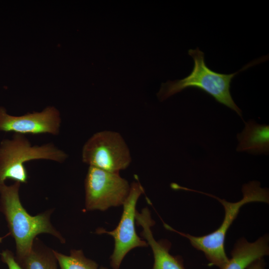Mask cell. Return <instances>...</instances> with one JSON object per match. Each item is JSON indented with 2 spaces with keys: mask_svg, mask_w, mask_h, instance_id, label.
<instances>
[{
  "mask_svg": "<svg viewBox=\"0 0 269 269\" xmlns=\"http://www.w3.org/2000/svg\"><path fill=\"white\" fill-rule=\"evenodd\" d=\"M21 183L15 182L10 185L0 184V211L5 217L16 245L15 260L17 263L31 252L36 237L41 233L50 234L62 243L65 240L50 222L53 212L49 210L36 216L29 214L20 200L19 191Z\"/></svg>",
  "mask_w": 269,
  "mask_h": 269,
  "instance_id": "obj_1",
  "label": "cell"
},
{
  "mask_svg": "<svg viewBox=\"0 0 269 269\" xmlns=\"http://www.w3.org/2000/svg\"><path fill=\"white\" fill-rule=\"evenodd\" d=\"M188 54L194 61L192 71L182 79L162 83L157 93L158 99L162 102L186 88H196L212 96L218 103L231 109L242 118V111L234 102L230 91L232 81L241 72L266 61L267 56L250 62L235 73L226 74L209 68L205 63L204 53L198 47L189 49Z\"/></svg>",
  "mask_w": 269,
  "mask_h": 269,
  "instance_id": "obj_2",
  "label": "cell"
},
{
  "mask_svg": "<svg viewBox=\"0 0 269 269\" xmlns=\"http://www.w3.org/2000/svg\"><path fill=\"white\" fill-rule=\"evenodd\" d=\"M196 192L212 197L223 205L225 210V216L220 226L210 234L199 237L178 232L165 223H164V227L187 238L194 248L204 254L209 262V266H215L220 269H223L229 261L225 253L224 246L225 236L229 228L244 205L254 202L269 204V191L266 188H261L260 182L252 181L243 186V198L236 202H230L224 199L204 192L197 191Z\"/></svg>",
  "mask_w": 269,
  "mask_h": 269,
  "instance_id": "obj_3",
  "label": "cell"
},
{
  "mask_svg": "<svg viewBox=\"0 0 269 269\" xmlns=\"http://www.w3.org/2000/svg\"><path fill=\"white\" fill-rule=\"evenodd\" d=\"M67 153L52 143L33 145L24 135L15 134L0 143V184L7 179L20 183L27 182L28 175L25 163L36 159L62 163Z\"/></svg>",
  "mask_w": 269,
  "mask_h": 269,
  "instance_id": "obj_4",
  "label": "cell"
},
{
  "mask_svg": "<svg viewBox=\"0 0 269 269\" xmlns=\"http://www.w3.org/2000/svg\"><path fill=\"white\" fill-rule=\"evenodd\" d=\"M82 161L102 170L118 173L132 161L130 149L118 132L103 131L94 134L84 144Z\"/></svg>",
  "mask_w": 269,
  "mask_h": 269,
  "instance_id": "obj_5",
  "label": "cell"
},
{
  "mask_svg": "<svg viewBox=\"0 0 269 269\" xmlns=\"http://www.w3.org/2000/svg\"><path fill=\"white\" fill-rule=\"evenodd\" d=\"M130 189L128 181L119 173L89 166L85 180V210L104 211L123 205Z\"/></svg>",
  "mask_w": 269,
  "mask_h": 269,
  "instance_id": "obj_6",
  "label": "cell"
},
{
  "mask_svg": "<svg viewBox=\"0 0 269 269\" xmlns=\"http://www.w3.org/2000/svg\"><path fill=\"white\" fill-rule=\"evenodd\" d=\"M130 185L129 195L124 202L123 212L117 227L112 231L99 229L98 234H107L114 240V249L110 257V265L113 269H119L127 254L137 247L148 246L147 242L137 234L135 227L136 205L144 190L137 177Z\"/></svg>",
  "mask_w": 269,
  "mask_h": 269,
  "instance_id": "obj_7",
  "label": "cell"
},
{
  "mask_svg": "<svg viewBox=\"0 0 269 269\" xmlns=\"http://www.w3.org/2000/svg\"><path fill=\"white\" fill-rule=\"evenodd\" d=\"M61 119L54 107H47L40 112H33L22 116H12L0 106V131L15 134L58 135Z\"/></svg>",
  "mask_w": 269,
  "mask_h": 269,
  "instance_id": "obj_8",
  "label": "cell"
},
{
  "mask_svg": "<svg viewBox=\"0 0 269 269\" xmlns=\"http://www.w3.org/2000/svg\"><path fill=\"white\" fill-rule=\"evenodd\" d=\"M135 220L137 225L141 227L140 236L150 246L153 255L154 263L151 269H185L182 258L169 253L171 243L166 239L157 241L153 237L151 227L155 222L152 219L147 208L141 212H136Z\"/></svg>",
  "mask_w": 269,
  "mask_h": 269,
  "instance_id": "obj_9",
  "label": "cell"
},
{
  "mask_svg": "<svg viewBox=\"0 0 269 269\" xmlns=\"http://www.w3.org/2000/svg\"><path fill=\"white\" fill-rule=\"evenodd\" d=\"M231 254L232 258L223 269H247L256 260L269 255V235L253 243L242 238L236 242Z\"/></svg>",
  "mask_w": 269,
  "mask_h": 269,
  "instance_id": "obj_10",
  "label": "cell"
},
{
  "mask_svg": "<svg viewBox=\"0 0 269 269\" xmlns=\"http://www.w3.org/2000/svg\"><path fill=\"white\" fill-rule=\"evenodd\" d=\"M238 151L254 154H266L269 151V126L250 120L245 123L242 132L237 134Z\"/></svg>",
  "mask_w": 269,
  "mask_h": 269,
  "instance_id": "obj_11",
  "label": "cell"
},
{
  "mask_svg": "<svg viewBox=\"0 0 269 269\" xmlns=\"http://www.w3.org/2000/svg\"><path fill=\"white\" fill-rule=\"evenodd\" d=\"M17 263L22 269H58L53 250L37 238L34 241L30 253Z\"/></svg>",
  "mask_w": 269,
  "mask_h": 269,
  "instance_id": "obj_12",
  "label": "cell"
},
{
  "mask_svg": "<svg viewBox=\"0 0 269 269\" xmlns=\"http://www.w3.org/2000/svg\"><path fill=\"white\" fill-rule=\"evenodd\" d=\"M60 269H97L98 265L86 258L80 250H72L69 255H65L53 250Z\"/></svg>",
  "mask_w": 269,
  "mask_h": 269,
  "instance_id": "obj_13",
  "label": "cell"
},
{
  "mask_svg": "<svg viewBox=\"0 0 269 269\" xmlns=\"http://www.w3.org/2000/svg\"><path fill=\"white\" fill-rule=\"evenodd\" d=\"M0 256L1 261L7 265L8 269H22L10 251L6 250L2 251Z\"/></svg>",
  "mask_w": 269,
  "mask_h": 269,
  "instance_id": "obj_14",
  "label": "cell"
},
{
  "mask_svg": "<svg viewBox=\"0 0 269 269\" xmlns=\"http://www.w3.org/2000/svg\"><path fill=\"white\" fill-rule=\"evenodd\" d=\"M266 263L264 258L256 260L251 264L247 269H265Z\"/></svg>",
  "mask_w": 269,
  "mask_h": 269,
  "instance_id": "obj_15",
  "label": "cell"
},
{
  "mask_svg": "<svg viewBox=\"0 0 269 269\" xmlns=\"http://www.w3.org/2000/svg\"><path fill=\"white\" fill-rule=\"evenodd\" d=\"M97 269H108L104 268V267H101L100 268H98Z\"/></svg>",
  "mask_w": 269,
  "mask_h": 269,
  "instance_id": "obj_16",
  "label": "cell"
}]
</instances>
